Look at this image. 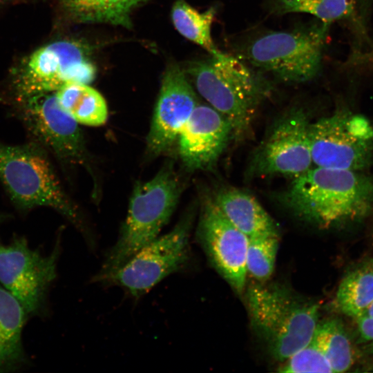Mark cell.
<instances>
[{
  "label": "cell",
  "mask_w": 373,
  "mask_h": 373,
  "mask_svg": "<svg viewBox=\"0 0 373 373\" xmlns=\"http://www.w3.org/2000/svg\"><path fill=\"white\" fill-rule=\"evenodd\" d=\"M282 200L296 216L321 228L358 222L373 211V175L312 167L294 178Z\"/></svg>",
  "instance_id": "6da1fadb"
},
{
  "label": "cell",
  "mask_w": 373,
  "mask_h": 373,
  "mask_svg": "<svg viewBox=\"0 0 373 373\" xmlns=\"http://www.w3.org/2000/svg\"><path fill=\"white\" fill-rule=\"evenodd\" d=\"M186 72L201 96L229 122L233 137L248 135L260 102L270 90L266 79L240 58L219 50L192 62Z\"/></svg>",
  "instance_id": "7a4b0ae2"
},
{
  "label": "cell",
  "mask_w": 373,
  "mask_h": 373,
  "mask_svg": "<svg viewBox=\"0 0 373 373\" xmlns=\"http://www.w3.org/2000/svg\"><path fill=\"white\" fill-rule=\"evenodd\" d=\"M246 301L255 333L279 361L305 345L319 323L318 303L281 285H252L247 291Z\"/></svg>",
  "instance_id": "3957f363"
},
{
  "label": "cell",
  "mask_w": 373,
  "mask_h": 373,
  "mask_svg": "<svg viewBox=\"0 0 373 373\" xmlns=\"http://www.w3.org/2000/svg\"><path fill=\"white\" fill-rule=\"evenodd\" d=\"M182 191L172 162H166L151 180L135 186L117 240L106 254L93 283L119 268L159 236L173 213Z\"/></svg>",
  "instance_id": "277c9868"
},
{
  "label": "cell",
  "mask_w": 373,
  "mask_h": 373,
  "mask_svg": "<svg viewBox=\"0 0 373 373\" xmlns=\"http://www.w3.org/2000/svg\"><path fill=\"white\" fill-rule=\"evenodd\" d=\"M329 24L321 21L287 31H269L247 42L240 59L288 83L311 80L321 68Z\"/></svg>",
  "instance_id": "5b68a950"
},
{
  "label": "cell",
  "mask_w": 373,
  "mask_h": 373,
  "mask_svg": "<svg viewBox=\"0 0 373 373\" xmlns=\"http://www.w3.org/2000/svg\"><path fill=\"white\" fill-rule=\"evenodd\" d=\"M0 180L17 207L52 208L73 222L90 243L78 210L38 146H12L0 142Z\"/></svg>",
  "instance_id": "8992f818"
},
{
  "label": "cell",
  "mask_w": 373,
  "mask_h": 373,
  "mask_svg": "<svg viewBox=\"0 0 373 373\" xmlns=\"http://www.w3.org/2000/svg\"><path fill=\"white\" fill-rule=\"evenodd\" d=\"M192 213H186L171 231L157 236L98 283L122 288L138 299L169 275L182 270L190 258Z\"/></svg>",
  "instance_id": "52a82bcc"
},
{
  "label": "cell",
  "mask_w": 373,
  "mask_h": 373,
  "mask_svg": "<svg viewBox=\"0 0 373 373\" xmlns=\"http://www.w3.org/2000/svg\"><path fill=\"white\" fill-rule=\"evenodd\" d=\"M314 166L366 171L373 165V123L341 109L309 124Z\"/></svg>",
  "instance_id": "ba28073f"
},
{
  "label": "cell",
  "mask_w": 373,
  "mask_h": 373,
  "mask_svg": "<svg viewBox=\"0 0 373 373\" xmlns=\"http://www.w3.org/2000/svg\"><path fill=\"white\" fill-rule=\"evenodd\" d=\"M95 73L87 47L76 41L59 40L37 48L19 64L13 87L20 102L55 92L68 83L88 84Z\"/></svg>",
  "instance_id": "9c48e42d"
},
{
  "label": "cell",
  "mask_w": 373,
  "mask_h": 373,
  "mask_svg": "<svg viewBox=\"0 0 373 373\" xmlns=\"http://www.w3.org/2000/svg\"><path fill=\"white\" fill-rule=\"evenodd\" d=\"M60 247L58 242L51 254L45 256L32 249L22 237L0 246V282L26 313L33 314L41 307L57 276Z\"/></svg>",
  "instance_id": "30bf717a"
},
{
  "label": "cell",
  "mask_w": 373,
  "mask_h": 373,
  "mask_svg": "<svg viewBox=\"0 0 373 373\" xmlns=\"http://www.w3.org/2000/svg\"><path fill=\"white\" fill-rule=\"evenodd\" d=\"M309 124L302 109L294 108L282 117L256 152L251 174L294 178L312 168Z\"/></svg>",
  "instance_id": "8fae6325"
},
{
  "label": "cell",
  "mask_w": 373,
  "mask_h": 373,
  "mask_svg": "<svg viewBox=\"0 0 373 373\" xmlns=\"http://www.w3.org/2000/svg\"><path fill=\"white\" fill-rule=\"evenodd\" d=\"M19 102L21 117L41 145L61 161L86 163L88 152L79 124L60 106L55 92L36 95Z\"/></svg>",
  "instance_id": "7c38bea8"
},
{
  "label": "cell",
  "mask_w": 373,
  "mask_h": 373,
  "mask_svg": "<svg viewBox=\"0 0 373 373\" xmlns=\"http://www.w3.org/2000/svg\"><path fill=\"white\" fill-rule=\"evenodd\" d=\"M198 239L210 262L238 294L245 290L249 237L224 215L213 198L203 203Z\"/></svg>",
  "instance_id": "4fadbf2b"
},
{
  "label": "cell",
  "mask_w": 373,
  "mask_h": 373,
  "mask_svg": "<svg viewBox=\"0 0 373 373\" xmlns=\"http://www.w3.org/2000/svg\"><path fill=\"white\" fill-rule=\"evenodd\" d=\"M197 106L196 96L185 73L176 64L166 68L146 137L148 153L167 151Z\"/></svg>",
  "instance_id": "5bb4252c"
},
{
  "label": "cell",
  "mask_w": 373,
  "mask_h": 373,
  "mask_svg": "<svg viewBox=\"0 0 373 373\" xmlns=\"http://www.w3.org/2000/svg\"><path fill=\"white\" fill-rule=\"evenodd\" d=\"M232 138V127L222 115L211 106L197 105L178 134V154L188 170H209Z\"/></svg>",
  "instance_id": "9a60e30c"
},
{
  "label": "cell",
  "mask_w": 373,
  "mask_h": 373,
  "mask_svg": "<svg viewBox=\"0 0 373 373\" xmlns=\"http://www.w3.org/2000/svg\"><path fill=\"white\" fill-rule=\"evenodd\" d=\"M213 199L227 218L249 238L278 236L274 220L249 193L236 188H224Z\"/></svg>",
  "instance_id": "2e32d148"
},
{
  "label": "cell",
  "mask_w": 373,
  "mask_h": 373,
  "mask_svg": "<svg viewBox=\"0 0 373 373\" xmlns=\"http://www.w3.org/2000/svg\"><path fill=\"white\" fill-rule=\"evenodd\" d=\"M25 313L17 299L0 287V372L13 370L23 361L21 334Z\"/></svg>",
  "instance_id": "e0dca14e"
},
{
  "label": "cell",
  "mask_w": 373,
  "mask_h": 373,
  "mask_svg": "<svg viewBox=\"0 0 373 373\" xmlns=\"http://www.w3.org/2000/svg\"><path fill=\"white\" fill-rule=\"evenodd\" d=\"M149 0H60L67 16L82 23H108L132 26L133 10Z\"/></svg>",
  "instance_id": "ac0fdd59"
},
{
  "label": "cell",
  "mask_w": 373,
  "mask_h": 373,
  "mask_svg": "<svg viewBox=\"0 0 373 373\" xmlns=\"http://www.w3.org/2000/svg\"><path fill=\"white\" fill-rule=\"evenodd\" d=\"M55 93L60 106L78 124L99 126L106 122V102L88 84L68 83Z\"/></svg>",
  "instance_id": "d6986e66"
},
{
  "label": "cell",
  "mask_w": 373,
  "mask_h": 373,
  "mask_svg": "<svg viewBox=\"0 0 373 373\" xmlns=\"http://www.w3.org/2000/svg\"><path fill=\"white\" fill-rule=\"evenodd\" d=\"M373 301V262L347 274L337 288L335 304L343 314L355 319L363 316Z\"/></svg>",
  "instance_id": "ffe728a7"
},
{
  "label": "cell",
  "mask_w": 373,
  "mask_h": 373,
  "mask_svg": "<svg viewBox=\"0 0 373 373\" xmlns=\"http://www.w3.org/2000/svg\"><path fill=\"white\" fill-rule=\"evenodd\" d=\"M216 10L211 7L200 12L184 0H178L173 6L171 17L176 30L189 40L200 46L210 55L218 50L211 37V26Z\"/></svg>",
  "instance_id": "44dd1931"
},
{
  "label": "cell",
  "mask_w": 373,
  "mask_h": 373,
  "mask_svg": "<svg viewBox=\"0 0 373 373\" xmlns=\"http://www.w3.org/2000/svg\"><path fill=\"white\" fill-rule=\"evenodd\" d=\"M327 358L332 372H344L354 364L350 340L341 323L327 320L318 323L313 334Z\"/></svg>",
  "instance_id": "7402d4cb"
},
{
  "label": "cell",
  "mask_w": 373,
  "mask_h": 373,
  "mask_svg": "<svg viewBox=\"0 0 373 373\" xmlns=\"http://www.w3.org/2000/svg\"><path fill=\"white\" fill-rule=\"evenodd\" d=\"M356 0H274L271 10L276 15L307 13L323 23H332L350 17Z\"/></svg>",
  "instance_id": "603a6c76"
},
{
  "label": "cell",
  "mask_w": 373,
  "mask_h": 373,
  "mask_svg": "<svg viewBox=\"0 0 373 373\" xmlns=\"http://www.w3.org/2000/svg\"><path fill=\"white\" fill-rule=\"evenodd\" d=\"M278 246V236L249 238L246 258L247 274L260 282L269 280L275 269Z\"/></svg>",
  "instance_id": "cb8c5ba5"
},
{
  "label": "cell",
  "mask_w": 373,
  "mask_h": 373,
  "mask_svg": "<svg viewBox=\"0 0 373 373\" xmlns=\"http://www.w3.org/2000/svg\"><path fill=\"white\" fill-rule=\"evenodd\" d=\"M280 372H332L319 345L312 336L303 347L284 361Z\"/></svg>",
  "instance_id": "d4e9b609"
},
{
  "label": "cell",
  "mask_w": 373,
  "mask_h": 373,
  "mask_svg": "<svg viewBox=\"0 0 373 373\" xmlns=\"http://www.w3.org/2000/svg\"><path fill=\"white\" fill-rule=\"evenodd\" d=\"M357 328L361 338L366 341H373V318L361 316L356 318Z\"/></svg>",
  "instance_id": "484cf974"
},
{
  "label": "cell",
  "mask_w": 373,
  "mask_h": 373,
  "mask_svg": "<svg viewBox=\"0 0 373 373\" xmlns=\"http://www.w3.org/2000/svg\"><path fill=\"white\" fill-rule=\"evenodd\" d=\"M363 316H367L373 318V301Z\"/></svg>",
  "instance_id": "4316f807"
},
{
  "label": "cell",
  "mask_w": 373,
  "mask_h": 373,
  "mask_svg": "<svg viewBox=\"0 0 373 373\" xmlns=\"http://www.w3.org/2000/svg\"><path fill=\"white\" fill-rule=\"evenodd\" d=\"M370 345V350L373 352V341L371 343Z\"/></svg>",
  "instance_id": "83f0119b"
},
{
  "label": "cell",
  "mask_w": 373,
  "mask_h": 373,
  "mask_svg": "<svg viewBox=\"0 0 373 373\" xmlns=\"http://www.w3.org/2000/svg\"><path fill=\"white\" fill-rule=\"evenodd\" d=\"M4 1V0H0V1Z\"/></svg>",
  "instance_id": "f1b7e54d"
}]
</instances>
